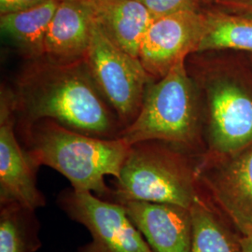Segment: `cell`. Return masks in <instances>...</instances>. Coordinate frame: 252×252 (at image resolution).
Segmentation results:
<instances>
[{"label":"cell","instance_id":"5b68a950","mask_svg":"<svg viewBox=\"0 0 252 252\" xmlns=\"http://www.w3.org/2000/svg\"><path fill=\"white\" fill-rule=\"evenodd\" d=\"M84 62L122 126L130 125L141 108L147 85L153 81L139 59L112 42L94 22Z\"/></svg>","mask_w":252,"mask_h":252},{"label":"cell","instance_id":"ffe728a7","mask_svg":"<svg viewBox=\"0 0 252 252\" xmlns=\"http://www.w3.org/2000/svg\"><path fill=\"white\" fill-rule=\"evenodd\" d=\"M216 5L232 12L252 15V0H220Z\"/></svg>","mask_w":252,"mask_h":252},{"label":"cell","instance_id":"2e32d148","mask_svg":"<svg viewBox=\"0 0 252 252\" xmlns=\"http://www.w3.org/2000/svg\"><path fill=\"white\" fill-rule=\"evenodd\" d=\"M36 210L18 204L0 208V252H36L42 247Z\"/></svg>","mask_w":252,"mask_h":252},{"label":"cell","instance_id":"7402d4cb","mask_svg":"<svg viewBox=\"0 0 252 252\" xmlns=\"http://www.w3.org/2000/svg\"><path fill=\"white\" fill-rule=\"evenodd\" d=\"M220 0H203L204 6H207V5H211V4H217Z\"/></svg>","mask_w":252,"mask_h":252},{"label":"cell","instance_id":"ba28073f","mask_svg":"<svg viewBox=\"0 0 252 252\" xmlns=\"http://www.w3.org/2000/svg\"><path fill=\"white\" fill-rule=\"evenodd\" d=\"M208 141L212 153L236 155L252 145V96L227 80H206Z\"/></svg>","mask_w":252,"mask_h":252},{"label":"cell","instance_id":"52a82bcc","mask_svg":"<svg viewBox=\"0 0 252 252\" xmlns=\"http://www.w3.org/2000/svg\"><path fill=\"white\" fill-rule=\"evenodd\" d=\"M205 31L202 10L186 9L154 19L141 42L138 59L153 81L196 54Z\"/></svg>","mask_w":252,"mask_h":252},{"label":"cell","instance_id":"603a6c76","mask_svg":"<svg viewBox=\"0 0 252 252\" xmlns=\"http://www.w3.org/2000/svg\"><path fill=\"white\" fill-rule=\"evenodd\" d=\"M59 1H83V0H59Z\"/></svg>","mask_w":252,"mask_h":252},{"label":"cell","instance_id":"4fadbf2b","mask_svg":"<svg viewBox=\"0 0 252 252\" xmlns=\"http://www.w3.org/2000/svg\"><path fill=\"white\" fill-rule=\"evenodd\" d=\"M217 203L242 231L252 227V145L213 178H204Z\"/></svg>","mask_w":252,"mask_h":252},{"label":"cell","instance_id":"5bb4252c","mask_svg":"<svg viewBox=\"0 0 252 252\" xmlns=\"http://www.w3.org/2000/svg\"><path fill=\"white\" fill-rule=\"evenodd\" d=\"M59 2L49 0L30 9L0 15L2 33L26 61L43 58L46 34Z\"/></svg>","mask_w":252,"mask_h":252},{"label":"cell","instance_id":"277c9868","mask_svg":"<svg viewBox=\"0 0 252 252\" xmlns=\"http://www.w3.org/2000/svg\"><path fill=\"white\" fill-rule=\"evenodd\" d=\"M167 145L161 141L132 145L108 200L119 204L126 201L170 204L189 209L201 195L197 173Z\"/></svg>","mask_w":252,"mask_h":252},{"label":"cell","instance_id":"d6986e66","mask_svg":"<svg viewBox=\"0 0 252 252\" xmlns=\"http://www.w3.org/2000/svg\"><path fill=\"white\" fill-rule=\"evenodd\" d=\"M47 1L49 0H0V15L30 9Z\"/></svg>","mask_w":252,"mask_h":252},{"label":"cell","instance_id":"30bf717a","mask_svg":"<svg viewBox=\"0 0 252 252\" xmlns=\"http://www.w3.org/2000/svg\"><path fill=\"white\" fill-rule=\"evenodd\" d=\"M153 252H190L191 216L188 208L161 203H121Z\"/></svg>","mask_w":252,"mask_h":252},{"label":"cell","instance_id":"8fae6325","mask_svg":"<svg viewBox=\"0 0 252 252\" xmlns=\"http://www.w3.org/2000/svg\"><path fill=\"white\" fill-rule=\"evenodd\" d=\"M93 23L85 0L60 1L46 34L43 58L57 64L84 61L90 46Z\"/></svg>","mask_w":252,"mask_h":252},{"label":"cell","instance_id":"7c38bea8","mask_svg":"<svg viewBox=\"0 0 252 252\" xmlns=\"http://www.w3.org/2000/svg\"><path fill=\"white\" fill-rule=\"evenodd\" d=\"M93 21L116 45L138 58L145 35L156 18L137 0H85Z\"/></svg>","mask_w":252,"mask_h":252},{"label":"cell","instance_id":"3957f363","mask_svg":"<svg viewBox=\"0 0 252 252\" xmlns=\"http://www.w3.org/2000/svg\"><path fill=\"white\" fill-rule=\"evenodd\" d=\"M186 60L162 79L149 82L138 114L119 135L127 144L161 141L189 148L196 143L198 99Z\"/></svg>","mask_w":252,"mask_h":252},{"label":"cell","instance_id":"9c48e42d","mask_svg":"<svg viewBox=\"0 0 252 252\" xmlns=\"http://www.w3.org/2000/svg\"><path fill=\"white\" fill-rule=\"evenodd\" d=\"M16 120L9 87L0 94V204H18L36 210L46 198L36 185V168L16 134Z\"/></svg>","mask_w":252,"mask_h":252},{"label":"cell","instance_id":"ac0fdd59","mask_svg":"<svg viewBox=\"0 0 252 252\" xmlns=\"http://www.w3.org/2000/svg\"><path fill=\"white\" fill-rule=\"evenodd\" d=\"M142 3L155 17L167 15L180 10L205 9L203 0H137Z\"/></svg>","mask_w":252,"mask_h":252},{"label":"cell","instance_id":"e0dca14e","mask_svg":"<svg viewBox=\"0 0 252 252\" xmlns=\"http://www.w3.org/2000/svg\"><path fill=\"white\" fill-rule=\"evenodd\" d=\"M189 212L192 223L190 252H241L239 239L228 231L201 195Z\"/></svg>","mask_w":252,"mask_h":252},{"label":"cell","instance_id":"8992f818","mask_svg":"<svg viewBox=\"0 0 252 252\" xmlns=\"http://www.w3.org/2000/svg\"><path fill=\"white\" fill-rule=\"evenodd\" d=\"M57 203L90 233V242L79 252H153L121 204L72 188L62 191Z\"/></svg>","mask_w":252,"mask_h":252},{"label":"cell","instance_id":"6da1fadb","mask_svg":"<svg viewBox=\"0 0 252 252\" xmlns=\"http://www.w3.org/2000/svg\"><path fill=\"white\" fill-rule=\"evenodd\" d=\"M16 125L52 120L85 135L118 138L124 126L82 61L57 64L26 61L9 87Z\"/></svg>","mask_w":252,"mask_h":252},{"label":"cell","instance_id":"7a4b0ae2","mask_svg":"<svg viewBox=\"0 0 252 252\" xmlns=\"http://www.w3.org/2000/svg\"><path fill=\"white\" fill-rule=\"evenodd\" d=\"M30 160L36 168L49 166L68 180L72 189L108 200L106 177L117 179L131 146L122 138L85 135L52 120L18 127Z\"/></svg>","mask_w":252,"mask_h":252},{"label":"cell","instance_id":"9a60e30c","mask_svg":"<svg viewBox=\"0 0 252 252\" xmlns=\"http://www.w3.org/2000/svg\"><path fill=\"white\" fill-rule=\"evenodd\" d=\"M205 31L196 54L217 50L252 53V15L220 9H203Z\"/></svg>","mask_w":252,"mask_h":252},{"label":"cell","instance_id":"44dd1931","mask_svg":"<svg viewBox=\"0 0 252 252\" xmlns=\"http://www.w3.org/2000/svg\"><path fill=\"white\" fill-rule=\"evenodd\" d=\"M241 232V237L239 238L241 252H252V227H247Z\"/></svg>","mask_w":252,"mask_h":252}]
</instances>
